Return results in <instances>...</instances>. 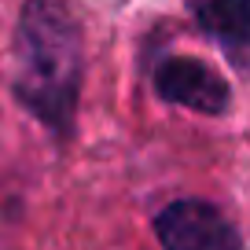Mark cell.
I'll return each instance as SVG.
<instances>
[{
	"label": "cell",
	"mask_w": 250,
	"mask_h": 250,
	"mask_svg": "<svg viewBox=\"0 0 250 250\" xmlns=\"http://www.w3.org/2000/svg\"><path fill=\"white\" fill-rule=\"evenodd\" d=\"M155 92L166 103L206 118L232 114V81L195 55H166L155 62Z\"/></svg>",
	"instance_id": "2"
},
{
	"label": "cell",
	"mask_w": 250,
	"mask_h": 250,
	"mask_svg": "<svg viewBox=\"0 0 250 250\" xmlns=\"http://www.w3.org/2000/svg\"><path fill=\"white\" fill-rule=\"evenodd\" d=\"M188 8L235 62H243L250 44V0H188Z\"/></svg>",
	"instance_id": "4"
},
{
	"label": "cell",
	"mask_w": 250,
	"mask_h": 250,
	"mask_svg": "<svg viewBox=\"0 0 250 250\" xmlns=\"http://www.w3.org/2000/svg\"><path fill=\"white\" fill-rule=\"evenodd\" d=\"M81 30L66 0H26L15 22L11 96L59 140L74 133L81 96Z\"/></svg>",
	"instance_id": "1"
},
{
	"label": "cell",
	"mask_w": 250,
	"mask_h": 250,
	"mask_svg": "<svg viewBox=\"0 0 250 250\" xmlns=\"http://www.w3.org/2000/svg\"><path fill=\"white\" fill-rule=\"evenodd\" d=\"M162 250H243V232L221 206L206 199H177L155 217Z\"/></svg>",
	"instance_id": "3"
}]
</instances>
